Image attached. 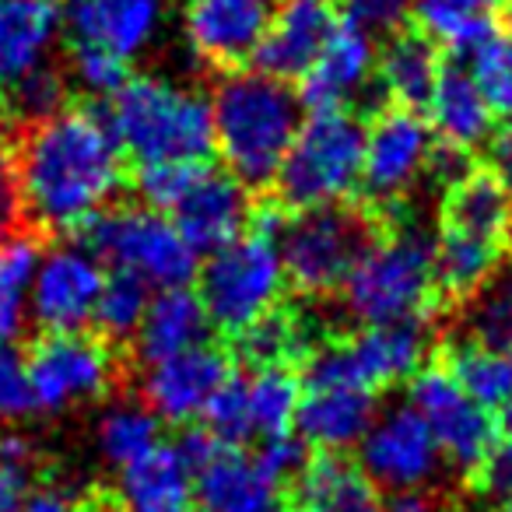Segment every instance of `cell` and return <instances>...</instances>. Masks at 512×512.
Listing matches in <instances>:
<instances>
[{"label":"cell","instance_id":"obj_46","mask_svg":"<svg viewBox=\"0 0 512 512\" xmlns=\"http://www.w3.org/2000/svg\"><path fill=\"white\" fill-rule=\"evenodd\" d=\"M25 225H29V211H25L15 148L8 144V137H0V246L15 239V235H22Z\"/></svg>","mask_w":512,"mask_h":512},{"label":"cell","instance_id":"obj_39","mask_svg":"<svg viewBox=\"0 0 512 512\" xmlns=\"http://www.w3.org/2000/svg\"><path fill=\"white\" fill-rule=\"evenodd\" d=\"M162 421L148 404H116L99 421V449L113 467H130L162 446Z\"/></svg>","mask_w":512,"mask_h":512},{"label":"cell","instance_id":"obj_53","mask_svg":"<svg viewBox=\"0 0 512 512\" xmlns=\"http://www.w3.org/2000/svg\"><path fill=\"white\" fill-rule=\"evenodd\" d=\"M498 512H512V498H509V502H502V509H498Z\"/></svg>","mask_w":512,"mask_h":512},{"label":"cell","instance_id":"obj_28","mask_svg":"<svg viewBox=\"0 0 512 512\" xmlns=\"http://www.w3.org/2000/svg\"><path fill=\"white\" fill-rule=\"evenodd\" d=\"M57 29L53 0H0V88L43 64Z\"/></svg>","mask_w":512,"mask_h":512},{"label":"cell","instance_id":"obj_24","mask_svg":"<svg viewBox=\"0 0 512 512\" xmlns=\"http://www.w3.org/2000/svg\"><path fill=\"white\" fill-rule=\"evenodd\" d=\"M207 334H211V323H207L200 295L190 292V285L162 288L158 295H151L148 313L134 334V355L144 365H155L193 344H204Z\"/></svg>","mask_w":512,"mask_h":512},{"label":"cell","instance_id":"obj_35","mask_svg":"<svg viewBox=\"0 0 512 512\" xmlns=\"http://www.w3.org/2000/svg\"><path fill=\"white\" fill-rule=\"evenodd\" d=\"M463 334L481 348L512 351V264H498L491 278L467 295Z\"/></svg>","mask_w":512,"mask_h":512},{"label":"cell","instance_id":"obj_12","mask_svg":"<svg viewBox=\"0 0 512 512\" xmlns=\"http://www.w3.org/2000/svg\"><path fill=\"white\" fill-rule=\"evenodd\" d=\"M435 151V134L414 109L390 106L365 127V158L358 190L376 207H397L421 176Z\"/></svg>","mask_w":512,"mask_h":512},{"label":"cell","instance_id":"obj_22","mask_svg":"<svg viewBox=\"0 0 512 512\" xmlns=\"http://www.w3.org/2000/svg\"><path fill=\"white\" fill-rule=\"evenodd\" d=\"M428 323L425 320H400V323H379V327H362L351 341H344L355 376L372 390L397 386L411 379L428 358Z\"/></svg>","mask_w":512,"mask_h":512},{"label":"cell","instance_id":"obj_4","mask_svg":"<svg viewBox=\"0 0 512 512\" xmlns=\"http://www.w3.org/2000/svg\"><path fill=\"white\" fill-rule=\"evenodd\" d=\"M432 235L418 221H400L372 239L344 278V309L362 327L425 320L435 295Z\"/></svg>","mask_w":512,"mask_h":512},{"label":"cell","instance_id":"obj_25","mask_svg":"<svg viewBox=\"0 0 512 512\" xmlns=\"http://www.w3.org/2000/svg\"><path fill=\"white\" fill-rule=\"evenodd\" d=\"M120 512H197L193 470L172 442L120 470Z\"/></svg>","mask_w":512,"mask_h":512},{"label":"cell","instance_id":"obj_48","mask_svg":"<svg viewBox=\"0 0 512 512\" xmlns=\"http://www.w3.org/2000/svg\"><path fill=\"white\" fill-rule=\"evenodd\" d=\"M29 411H36V404L25 376V358L11 344H0V425L25 418Z\"/></svg>","mask_w":512,"mask_h":512},{"label":"cell","instance_id":"obj_27","mask_svg":"<svg viewBox=\"0 0 512 512\" xmlns=\"http://www.w3.org/2000/svg\"><path fill=\"white\" fill-rule=\"evenodd\" d=\"M439 50L425 32H397L386 39L383 53H376V88L390 106L425 109L435 81H439Z\"/></svg>","mask_w":512,"mask_h":512},{"label":"cell","instance_id":"obj_29","mask_svg":"<svg viewBox=\"0 0 512 512\" xmlns=\"http://www.w3.org/2000/svg\"><path fill=\"white\" fill-rule=\"evenodd\" d=\"M309 316L295 313V309L274 306L267 316L249 323L235 341V351L246 365L253 369H267V365H295L306 362L320 341H316V327H309Z\"/></svg>","mask_w":512,"mask_h":512},{"label":"cell","instance_id":"obj_51","mask_svg":"<svg viewBox=\"0 0 512 512\" xmlns=\"http://www.w3.org/2000/svg\"><path fill=\"white\" fill-rule=\"evenodd\" d=\"M491 176L498 179V186H502L512 200V127L502 130V134L495 137V144H491Z\"/></svg>","mask_w":512,"mask_h":512},{"label":"cell","instance_id":"obj_18","mask_svg":"<svg viewBox=\"0 0 512 512\" xmlns=\"http://www.w3.org/2000/svg\"><path fill=\"white\" fill-rule=\"evenodd\" d=\"M197 512H285V488L242 446H214L193 470Z\"/></svg>","mask_w":512,"mask_h":512},{"label":"cell","instance_id":"obj_38","mask_svg":"<svg viewBox=\"0 0 512 512\" xmlns=\"http://www.w3.org/2000/svg\"><path fill=\"white\" fill-rule=\"evenodd\" d=\"M151 302V285L130 271H109L102 281L99 306H95L92 327L106 344L134 341L137 327H141L144 313Z\"/></svg>","mask_w":512,"mask_h":512},{"label":"cell","instance_id":"obj_49","mask_svg":"<svg viewBox=\"0 0 512 512\" xmlns=\"http://www.w3.org/2000/svg\"><path fill=\"white\" fill-rule=\"evenodd\" d=\"M477 484L488 498L495 502H509L512 498V428L505 435H495L491 449L484 453L481 467L474 470Z\"/></svg>","mask_w":512,"mask_h":512},{"label":"cell","instance_id":"obj_2","mask_svg":"<svg viewBox=\"0 0 512 512\" xmlns=\"http://www.w3.org/2000/svg\"><path fill=\"white\" fill-rule=\"evenodd\" d=\"M292 81H278L256 67H235L214 85L211 123L214 148L225 169L249 190L274 186L281 162L306 120Z\"/></svg>","mask_w":512,"mask_h":512},{"label":"cell","instance_id":"obj_54","mask_svg":"<svg viewBox=\"0 0 512 512\" xmlns=\"http://www.w3.org/2000/svg\"><path fill=\"white\" fill-rule=\"evenodd\" d=\"M509 25H512V0H509Z\"/></svg>","mask_w":512,"mask_h":512},{"label":"cell","instance_id":"obj_3","mask_svg":"<svg viewBox=\"0 0 512 512\" xmlns=\"http://www.w3.org/2000/svg\"><path fill=\"white\" fill-rule=\"evenodd\" d=\"M102 109L123 158L134 165L207 162L214 151L211 102L155 74L127 78V85L109 95Z\"/></svg>","mask_w":512,"mask_h":512},{"label":"cell","instance_id":"obj_43","mask_svg":"<svg viewBox=\"0 0 512 512\" xmlns=\"http://www.w3.org/2000/svg\"><path fill=\"white\" fill-rule=\"evenodd\" d=\"M204 162H155V165H137L134 172V190L144 207L169 214L176 200L186 193L193 176L200 172Z\"/></svg>","mask_w":512,"mask_h":512},{"label":"cell","instance_id":"obj_11","mask_svg":"<svg viewBox=\"0 0 512 512\" xmlns=\"http://www.w3.org/2000/svg\"><path fill=\"white\" fill-rule=\"evenodd\" d=\"M407 404L421 414L428 432L435 435L442 460H449L456 470H467V474L481 467L484 453L498 435L495 421H491L488 407L477 404L446 365H421L411 376Z\"/></svg>","mask_w":512,"mask_h":512},{"label":"cell","instance_id":"obj_13","mask_svg":"<svg viewBox=\"0 0 512 512\" xmlns=\"http://www.w3.org/2000/svg\"><path fill=\"white\" fill-rule=\"evenodd\" d=\"M442 449L411 404L376 414L358 442V470L376 488L407 491L428 488L442 470Z\"/></svg>","mask_w":512,"mask_h":512},{"label":"cell","instance_id":"obj_9","mask_svg":"<svg viewBox=\"0 0 512 512\" xmlns=\"http://www.w3.org/2000/svg\"><path fill=\"white\" fill-rule=\"evenodd\" d=\"M302 400L295 411V435L309 449L344 453L358 446L369 425L376 421V390L355 376L344 344H320L302 362Z\"/></svg>","mask_w":512,"mask_h":512},{"label":"cell","instance_id":"obj_32","mask_svg":"<svg viewBox=\"0 0 512 512\" xmlns=\"http://www.w3.org/2000/svg\"><path fill=\"white\" fill-rule=\"evenodd\" d=\"M505 0H414V18L432 43L467 57L495 32V15Z\"/></svg>","mask_w":512,"mask_h":512},{"label":"cell","instance_id":"obj_44","mask_svg":"<svg viewBox=\"0 0 512 512\" xmlns=\"http://www.w3.org/2000/svg\"><path fill=\"white\" fill-rule=\"evenodd\" d=\"M130 60L116 57V53L102 50V46L71 43V74L88 95H113L127 85L130 78Z\"/></svg>","mask_w":512,"mask_h":512},{"label":"cell","instance_id":"obj_15","mask_svg":"<svg viewBox=\"0 0 512 512\" xmlns=\"http://www.w3.org/2000/svg\"><path fill=\"white\" fill-rule=\"evenodd\" d=\"M253 207V190L246 183H239L228 169H214L204 162L169 218L193 253L207 256L246 232L253 221Z\"/></svg>","mask_w":512,"mask_h":512},{"label":"cell","instance_id":"obj_8","mask_svg":"<svg viewBox=\"0 0 512 512\" xmlns=\"http://www.w3.org/2000/svg\"><path fill=\"white\" fill-rule=\"evenodd\" d=\"M376 239L365 211L344 204L285 211L274 235L285 281L299 295H330L344 285L355 260Z\"/></svg>","mask_w":512,"mask_h":512},{"label":"cell","instance_id":"obj_52","mask_svg":"<svg viewBox=\"0 0 512 512\" xmlns=\"http://www.w3.org/2000/svg\"><path fill=\"white\" fill-rule=\"evenodd\" d=\"M386 512H435V498L425 488H407L390 491L386 498Z\"/></svg>","mask_w":512,"mask_h":512},{"label":"cell","instance_id":"obj_16","mask_svg":"<svg viewBox=\"0 0 512 512\" xmlns=\"http://www.w3.org/2000/svg\"><path fill=\"white\" fill-rule=\"evenodd\" d=\"M232 376L228 351L218 344H193V348L169 355L162 362L148 365L144 376V404L158 414V421L169 425H190L204 414L214 393Z\"/></svg>","mask_w":512,"mask_h":512},{"label":"cell","instance_id":"obj_1","mask_svg":"<svg viewBox=\"0 0 512 512\" xmlns=\"http://www.w3.org/2000/svg\"><path fill=\"white\" fill-rule=\"evenodd\" d=\"M15 165L29 218L57 235L81 232L123 186V151L102 102L67 106L29 127Z\"/></svg>","mask_w":512,"mask_h":512},{"label":"cell","instance_id":"obj_19","mask_svg":"<svg viewBox=\"0 0 512 512\" xmlns=\"http://www.w3.org/2000/svg\"><path fill=\"white\" fill-rule=\"evenodd\" d=\"M337 22L341 18L334 15L330 0H285L274 8L271 25L256 46L253 67L278 81H299L316 64Z\"/></svg>","mask_w":512,"mask_h":512},{"label":"cell","instance_id":"obj_7","mask_svg":"<svg viewBox=\"0 0 512 512\" xmlns=\"http://www.w3.org/2000/svg\"><path fill=\"white\" fill-rule=\"evenodd\" d=\"M78 235L102 264L137 274L158 292L197 281L200 256L179 235L169 214L155 207H106Z\"/></svg>","mask_w":512,"mask_h":512},{"label":"cell","instance_id":"obj_17","mask_svg":"<svg viewBox=\"0 0 512 512\" xmlns=\"http://www.w3.org/2000/svg\"><path fill=\"white\" fill-rule=\"evenodd\" d=\"M274 0H186V39L218 71L253 64Z\"/></svg>","mask_w":512,"mask_h":512},{"label":"cell","instance_id":"obj_50","mask_svg":"<svg viewBox=\"0 0 512 512\" xmlns=\"http://www.w3.org/2000/svg\"><path fill=\"white\" fill-rule=\"evenodd\" d=\"M22 512H99V509H95V502L85 491L67 488V484H57V481H43L32 488Z\"/></svg>","mask_w":512,"mask_h":512},{"label":"cell","instance_id":"obj_33","mask_svg":"<svg viewBox=\"0 0 512 512\" xmlns=\"http://www.w3.org/2000/svg\"><path fill=\"white\" fill-rule=\"evenodd\" d=\"M39 256H43V246L29 232L0 246V344H15L25 334V323L32 316L29 295Z\"/></svg>","mask_w":512,"mask_h":512},{"label":"cell","instance_id":"obj_30","mask_svg":"<svg viewBox=\"0 0 512 512\" xmlns=\"http://www.w3.org/2000/svg\"><path fill=\"white\" fill-rule=\"evenodd\" d=\"M446 225L474 232L481 239L505 246L512 235V200L491 172L470 169L460 183L446 190Z\"/></svg>","mask_w":512,"mask_h":512},{"label":"cell","instance_id":"obj_6","mask_svg":"<svg viewBox=\"0 0 512 512\" xmlns=\"http://www.w3.org/2000/svg\"><path fill=\"white\" fill-rule=\"evenodd\" d=\"M285 285L278 242L256 228H246L239 239L207 253L197 271V295L207 323L225 337H239L249 323L271 313Z\"/></svg>","mask_w":512,"mask_h":512},{"label":"cell","instance_id":"obj_34","mask_svg":"<svg viewBox=\"0 0 512 512\" xmlns=\"http://www.w3.org/2000/svg\"><path fill=\"white\" fill-rule=\"evenodd\" d=\"M302 400V383L292 372V365H267L253 369L246 379V404L253 435H285L295 428V411Z\"/></svg>","mask_w":512,"mask_h":512},{"label":"cell","instance_id":"obj_36","mask_svg":"<svg viewBox=\"0 0 512 512\" xmlns=\"http://www.w3.org/2000/svg\"><path fill=\"white\" fill-rule=\"evenodd\" d=\"M446 369L488 411H505L512 404V351H495L463 341L449 355Z\"/></svg>","mask_w":512,"mask_h":512},{"label":"cell","instance_id":"obj_26","mask_svg":"<svg viewBox=\"0 0 512 512\" xmlns=\"http://www.w3.org/2000/svg\"><path fill=\"white\" fill-rule=\"evenodd\" d=\"M299 512H386V498L369 477L337 453L309 456L306 470L295 477Z\"/></svg>","mask_w":512,"mask_h":512},{"label":"cell","instance_id":"obj_14","mask_svg":"<svg viewBox=\"0 0 512 512\" xmlns=\"http://www.w3.org/2000/svg\"><path fill=\"white\" fill-rule=\"evenodd\" d=\"M102 260L85 242H60L39 256L32 278L29 313L46 334H81L92 327L95 306L102 295Z\"/></svg>","mask_w":512,"mask_h":512},{"label":"cell","instance_id":"obj_45","mask_svg":"<svg viewBox=\"0 0 512 512\" xmlns=\"http://www.w3.org/2000/svg\"><path fill=\"white\" fill-rule=\"evenodd\" d=\"M414 18V0H344L341 22L369 39H390Z\"/></svg>","mask_w":512,"mask_h":512},{"label":"cell","instance_id":"obj_42","mask_svg":"<svg viewBox=\"0 0 512 512\" xmlns=\"http://www.w3.org/2000/svg\"><path fill=\"white\" fill-rule=\"evenodd\" d=\"M204 432L221 446H242L253 435L249 425V404H246V379L228 376L225 386L211 397V404L200 414Z\"/></svg>","mask_w":512,"mask_h":512},{"label":"cell","instance_id":"obj_55","mask_svg":"<svg viewBox=\"0 0 512 512\" xmlns=\"http://www.w3.org/2000/svg\"><path fill=\"white\" fill-rule=\"evenodd\" d=\"M292 512H299V509H292Z\"/></svg>","mask_w":512,"mask_h":512},{"label":"cell","instance_id":"obj_40","mask_svg":"<svg viewBox=\"0 0 512 512\" xmlns=\"http://www.w3.org/2000/svg\"><path fill=\"white\" fill-rule=\"evenodd\" d=\"M467 71L477 81L481 95L488 99L491 113L502 116L512 123V36H498L491 32L477 50H470L467 57Z\"/></svg>","mask_w":512,"mask_h":512},{"label":"cell","instance_id":"obj_10","mask_svg":"<svg viewBox=\"0 0 512 512\" xmlns=\"http://www.w3.org/2000/svg\"><path fill=\"white\" fill-rule=\"evenodd\" d=\"M36 411L57 414L81 400H95L113 386V351L92 334H43L25 358Z\"/></svg>","mask_w":512,"mask_h":512},{"label":"cell","instance_id":"obj_20","mask_svg":"<svg viewBox=\"0 0 512 512\" xmlns=\"http://www.w3.org/2000/svg\"><path fill=\"white\" fill-rule=\"evenodd\" d=\"M376 78V39L337 22L316 64L299 78V99L309 113L320 109H351V102Z\"/></svg>","mask_w":512,"mask_h":512},{"label":"cell","instance_id":"obj_31","mask_svg":"<svg viewBox=\"0 0 512 512\" xmlns=\"http://www.w3.org/2000/svg\"><path fill=\"white\" fill-rule=\"evenodd\" d=\"M432 264L435 288L467 299L502 264V246H495V242L481 239L474 232H463L456 225H442V232L432 242Z\"/></svg>","mask_w":512,"mask_h":512},{"label":"cell","instance_id":"obj_5","mask_svg":"<svg viewBox=\"0 0 512 512\" xmlns=\"http://www.w3.org/2000/svg\"><path fill=\"white\" fill-rule=\"evenodd\" d=\"M365 158V123L355 109H320L302 120L278 176V204L285 211L344 204L358 193Z\"/></svg>","mask_w":512,"mask_h":512},{"label":"cell","instance_id":"obj_23","mask_svg":"<svg viewBox=\"0 0 512 512\" xmlns=\"http://www.w3.org/2000/svg\"><path fill=\"white\" fill-rule=\"evenodd\" d=\"M425 109L432 134L460 151H474L477 144L488 141L491 127H495V113H491L488 99L463 64L442 67Z\"/></svg>","mask_w":512,"mask_h":512},{"label":"cell","instance_id":"obj_21","mask_svg":"<svg viewBox=\"0 0 512 512\" xmlns=\"http://www.w3.org/2000/svg\"><path fill=\"white\" fill-rule=\"evenodd\" d=\"M71 43L102 46L130 60L155 39L165 0H64Z\"/></svg>","mask_w":512,"mask_h":512},{"label":"cell","instance_id":"obj_47","mask_svg":"<svg viewBox=\"0 0 512 512\" xmlns=\"http://www.w3.org/2000/svg\"><path fill=\"white\" fill-rule=\"evenodd\" d=\"M256 463L281 484V488H292L295 477L306 470L309 463V446L299 439L295 432H285V435H267L260 439V449H256Z\"/></svg>","mask_w":512,"mask_h":512},{"label":"cell","instance_id":"obj_37","mask_svg":"<svg viewBox=\"0 0 512 512\" xmlns=\"http://www.w3.org/2000/svg\"><path fill=\"white\" fill-rule=\"evenodd\" d=\"M4 99H0V116L15 127L29 130L36 123L57 116L60 109H67V78L60 71H53L50 64H36L32 71L18 74L11 85L0 88Z\"/></svg>","mask_w":512,"mask_h":512},{"label":"cell","instance_id":"obj_41","mask_svg":"<svg viewBox=\"0 0 512 512\" xmlns=\"http://www.w3.org/2000/svg\"><path fill=\"white\" fill-rule=\"evenodd\" d=\"M39 484V456L22 435H0V512H22Z\"/></svg>","mask_w":512,"mask_h":512}]
</instances>
